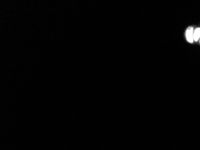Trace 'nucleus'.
Masks as SVG:
<instances>
[{"label":"nucleus","mask_w":200,"mask_h":150,"mask_svg":"<svg viewBox=\"0 0 200 150\" xmlns=\"http://www.w3.org/2000/svg\"><path fill=\"white\" fill-rule=\"evenodd\" d=\"M200 38V28H197L194 31V40L197 42Z\"/></svg>","instance_id":"nucleus-2"},{"label":"nucleus","mask_w":200,"mask_h":150,"mask_svg":"<svg viewBox=\"0 0 200 150\" xmlns=\"http://www.w3.org/2000/svg\"></svg>","instance_id":"nucleus-3"},{"label":"nucleus","mask_w":200,"mask_h":150,"mask_svg":"<svg viewBox=\"0 0 200 150\" xmlns=\"http://www.w3.org/2000/svg\"><path fill=\"white\" fill-rule=\"evenodd\" d=\"M194 28L192 27H189L186 31V38L188 42L193 43L194 40Z\"/></svg>","instance_id":"nucleus-1"}]
</instances>
